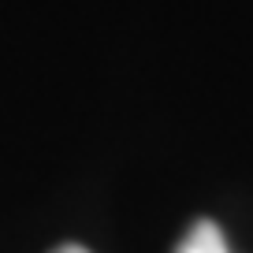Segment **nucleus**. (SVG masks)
<instances>
[{
    "label": "nucleus",
    "instance_id": "f257e3e1",
    "mask_svg": "<svg viewBox=\"0 0 253 253\" xmlns=\"http://www.w3.org/2000/svg\"><path fill=\"white\" fill-rule=\"evenodd\" d=\"M175 253H231V250H227L223 231L216 227L212 220H201V223H194V227L182 235V242H179Z\"/></svg>",
    "mask_w": 253,
    "mask_h": 253
},
{
    "label": "nucleus",
    "instance_id": "f03ea898",
    "mask_svg": "<svg viewBox=\"0 0 253 253\" xmlns=\"http://www.w3.org/2000/svg\"><path fill=\"white\" fill-rule=\"evenodd\" d=\"M56 253H89V250H82V246H60Z\"/></svg>",
    "mask_w": 253,
    "mask_h": 253
}]
</instances>
